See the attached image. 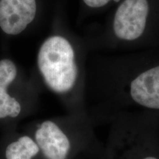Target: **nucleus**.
I'll return each mask as SVG.
<instances>
[{
  "mask_svg": "<svg viewBox=\"0 0 159 159\" xmlns=\"http://www.w3.org/2000/svg\"><path fill=\"white\" fill-rule=\"evenodd\" d=\"M35 140L47 159H66L70 149L69 139L51 121L42 123L35 133Z\"/></svg>",
  "mask_w": 159,
  "mask_h": 159,
  "instance_id": "4",
  "label": "nucleus"
},
{
  "mask_svg": "<svg viewBox=\"0 0 159 159\" xmlns=\"http://www.w3.org/2000/svg\"><path fill=\"white\" fill-rule=\"evenodd\" d=\"M144 159H158V158H155V157H147V158H145Z\"/></svg>",
  "mask_w": 159,
  "mask_h": 159,
  "instance_id": "8",
  "label": "nucleus"
},
{
  "mask_svg": "<svg viewBox=\"0 0 159 159\" xmlns=\"http://www.w3.org/2000/svg\"><path fill=\"white\" fill-rule=\"evenodd\" d=\"M130 96L139 105L159 109V66L144 71L131 82Z\"/></svg>",
  "mask_w": 159,
  "mask_h": 159,
  "instance_id": "5",
  "label": "nucleus"
},
{
  "mask_svg": "<svg viewBox=\"0 0 159 159\" xmlns=\"http://www.w3.org/2000/svg\"><path fill=\"white\" fill-rule=\"evenodd\" d=\"M17 75L15 63L9 59L0 61V118L16 117L21 112V105L7 91V87Z\"/></svg>",
  "mask_w": 159,
  "mask_h": 159,
  "instance_id": "6",
  "label": "nucleus"
},
{
  "mask_svg": "<svg viewBox=\"0 0 159 159\" xmlns=\"http://www.w3.org/2000/svg\"><path fill=\"white\" fill-rule=\"evenodd\" d=\"M39 151V146L33 139L22 136L7 146L5 156L7 159H31Z\"/></svg>",
  "mask_w": 159,
  "mask_h": 159,
  "instance_id": "7",
  "label": "nucleus"
},
{
  "mask_svg": "<svg viewBox=\"0 0 159 159\" xmlns=\"http://www.w3.org/2000/svg\"><path fill=\"white\" fill-rule=\"evenodd\" d=\"M149 13L148 0H124L115 12L113 30L122 41L139 39L146 29Z\"/></svg>",
  "mask_w": 159,
  "mask_h": 159,
  "instance_id": "2",
  "label": "nucleus"
},
{
  "mask_svg": "<svg viewBox=\"0 0 159 159\" xmlns=\"http://www.w3.org/2000/svg\"><path fill=\"white\" fill-rule=\"evenodd\" d=\"M38 66L45 83L55 92L70 91L77 80L75 51L68 40L60 35L49 37L42 43Z\"/></svg>",
  "mask_w": 159,
  "mask_h": 159,
  "instance_id": "1",
  "label": "nucleus"
},
{
  "mask_svg": "<svg viewBox=\"0 0 159 159\" xmlns=\"http://www.w3.org/2000/svg\"><path fill=\"white\" fill-rule=\"evenodd\" d=\"M35 0H0V27L7 35L21 33L36 15Z\"/></svg>",
  "mask_w": 159,
  "mask_h": 159,
  "instance_id": "3",
  "label": "nucleus"
}]
</instances>
